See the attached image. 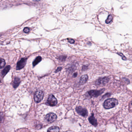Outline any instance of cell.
I'll list each match as a JSON object with an SVG mask.
<instances>
[{
	"mask_svg": "<svg viewBox=\"0 0 132 132\" xmlns=\"http://www.w3.org/2000/svg\"><path fill=\"white\" fill-rule=\"evenodd\" d=\"M24 32H25V33H28L30 32V28H27V27H26V28H25L23 30Z\"/></svg>",
	"mask_w": 132,
	"mask_h": 132,
	"instance_id": "d6986e66",
	"label": "cell"
},
{
	"mask_svg": "<svg viewBox=\"0 0 132 132\" xmlns=\"http://www.w3.org/2000/svg\"><path fill=\"white\" fill-rule=\"evenodd\" d=\"M59 128L58 126H52L48 128L47 130L48 132H58L59 131Z\"/></svg>",
	"mask_w": 132,
	"mask_h": 132,
	"instance_id": "8fae6325",
	"label": "cell"
},
{
	"mask_svg": "<svg viewBox=\"0 0 132 132\" xmlns=\"http://www.w3.org/2000/svg\"><path fill=\"white\" fill-rule=\"evenodd\" d=\"M42 59V58L40 56H38L35 58L34 61L33 63V66H36L37 64L39 63Z\"/></svg>",
	"mask_w": 132,
	"mask_h": 132,
	"instance_id": "5bb4252c",
	"label": "cell"
},
{
	"mask_svg": "<svg viewBox=\"0 0 132 132\" xmlns=\"http://www.w3.org/2000/svg\"><path fill=\"white\" fill-rule=\"evenodd\" d=\"M76 111L78 114L83 117H86L88 115V112L85 108L81 106H78L76 107Z\"/></svg>",
	"mask_w": 132,
	"mask_h": 132,
	"instance_id": "5b68a950",
	"label": "cell"
},
{
	"mask_svg": "<svg viewBox=\"0 0 132 132\" xmlns=\"http://www.w3.org/2000/svg\"><path fill=\"white\" fill-rule=\"evenodd\" d=\"M109 81V78L107 77L100 78L96 80L95 84L96 85H104Z\"/></svg>",
	"mask_w": 132,
	"mask_h": 132,
	"instance_id": "52a82bcc",
	"label": "cell"
},
{
	"mask_svg": "<svg viewBox=\"0 0 132 132\" xmlns=\"http://www.w3.org/2000/svg\"><path fill=\"white\" fill-rule=\"evenodd\" d=\"M113 17L111 15H110L108 16L106 20V24H109L111 23Z\"/></svg>",
	"mask_w": 132,
	"mask_h": 132,
	"instance_id": "2e32d148",
	"label": "cell"
},
{
	"mask_svg": "<svg viewBox=\"0 0 132 132\" xmlns=\"http://www.w3.org/2000/svg\"><path fill=\"white\" fill-rule=\"evenodd\" d=\"M88 120H89L90 122L93 126H95V127L97 126V121L96 119H95V117L94 114H92L91 116L88 118Z\"/></svg>",
	"mask_w": 132,
	"mask_h": 132,
	"instance_id": "9c48e42d",
	"label": "cell"
},
{
	"mask_svg": "<svg viewBox=\"0 0 132 132\" xmlns=\"http://www.w3.org/2000/svg\"><path fill=\"white\" fill-rule=\"evenodd\" d=\"M88 77L87 75H84L80 78V81L79 83L80 85H82L86 83L88 80Z\"/></svg>",
	"mask_w": 132,
	"mask_h": 132,
	"instance_id": "30bf717a",
	"label": "cell"
},
{
	"mask_svg": "<svg viewBox=\"0 0 132 132\" xmlns=\"http://www.w3.org/2000/svg\"><path fill=\"white\" fill-rule=\"evenodd\" d=\"M66 58V56H65V55H61V56L59 57V58H58L59 60L60 61H64Z\"/></svg>",
	"mask_w": 132,
	"mask_h": 132,
	"instance_id": "e0dca14e",
	"label": "cell"
},
{
	"mask_svg": "<svg viewBox=\"0 0 132 132\" xmlns=\"http://www.w3.org/2000/svg\"><path fill=\"white\" fill-rule=\"evenodd\" d=\"M68 41L69 42V43H71V44L74 43L75 42V41L73 39H71V38L68 39Z\"/></svg>",
	"mask_w": 132,
	"mask_h": 132,
	"instance_id": "ffe728a7",
	"label": "cell"
},
{
	"mask_svg": "<svg viewBox=\"0 0 132 132\" xmlns=\"http://www.w3.org/2000/svg\"><path fill=\"white\" fill-rule=\"evenodd\" d=\"M5 61L3 58H0V69H2L5 66Z\"/></svg>",
	"mask_w": 132,
	"mask_h": 132,
	"instance_id": "9a60e30c",
	"label": "cell"
},
{
	"mask_svg": "<svg viewBox=\"0 0 132 132\" xmlns=\"http://www.w3.org/2000/svg\"><path fill=\"white\" fill-rule=\"evenodd\" d=\"M63 69L62 67H58V68H57L56 71H55V73H58V72H59V71H60L62 69Z\"/></svg>",
	"mask_w": 132,
	"mask_h": 132,
	"instance_id": "44dd1931",
	"label": "cell"
},
{
	"mask_svg": "<svg viewBox=\"0 0 132 132\" xmlns=\"http://www.w3.org/2000/svg\"><path fill=\"white\" fill-rule=\"evenodd\" d=\"M10 66H6L2 71V76H5L7 73L9 71V70L10 69Z\"/></svg>",
	"mask_w": 132,
	"mask_h": 132,
	"instance_id": "4fadbf2b",
	"label": "cell"
},
{
	"mask_svg": "<svg viewBox=\"0 0 132 132\" xmlns=\"http://www.w3.org/2000/svg\"><path fill=\"white\" fill-rule=\"evenodd\" d=\"M86 68H88V66H84L83 67V68H82V71L83 70V71H84V70H86Z\"/></svg>",
	"mask_w": 132,
	"mask_h": 132,
	"instance_id": "7402d4cb",
	"label": "cell"
},
{
	"mask_svg": "<svg viewBox=\"0 0 132 132\" xmlns=\"http://www.w3.org/2000/svg\"><path fill=\"white\" fill-rule=\"evenodd\" d=\"M118 101L115 98H109L106 100L103 103V106L106 109H112L117 106Z\"/></svg>",
	"mask_w": 132,
	"mask_h": 132,
	"instance_id": "6da1fadb",
	"label": "cell"
},
{
	"mask_svg": "<svg viewBox=\"0 0 132 132\" xmlns=\"http://www.w3.org/2000/svg\"><path fill=\"white\" fill-rule=\"evenodd\" d=\"M27 59L25 58H22L17 63L16 69L20 70L22 69L25 66L26 63Z\"/></svg>",
	"mask_w": 132,
	"mask_h": 132,
	"instance_id": "ba28073f",
	"label": "cell"
},
{
	"mask_svg": "<svg viewBox=\"0 0 132 132\" xmlns=\"http://www.w3.org/2000/svg\"><path fill=\"white\" fill-rule=\"evenodd\" d=\"M44 93L42 91H38L34 95V100L37 103L40 102L43 99Z\"/></svg>",
	"mask_w": 132,
	"mask_h": 132,
	"instance_id": "277c9868",
	"label": "cell"
},
{
	"mask_svg": "<svg viewBox=\"0 0 132 132\" xmlns=\"http://www.w3.org/2000/svg\"><path fill=\"white\" fill-rule=\"evenodd\" d=\"M77 75V73H75L74 74V77H76Z\"/></svg>",
	"mask_w": 132,
	"mask_h": 132,
	"instance_id": "603a6c76",
	"label": "cell"
},
{
	"mask_svg": "<svg viewBox=\"0 0 132 132\" xmlns=\"http://www.w3.org/2000/svg\"><path fill=\"white\" fill-rule=\"evenodd\" d=\"M20 80L19 78H15L13 83V86L15 88H16L17 86H18L19 84H20Z\"/></svg>",
	"mask_w": 132,
	"mask_h": 132,
	"instance_id": "7c38bea8",
	"label": "cell"
},
{
	"mask_svg": "<svg viewBox=\"0 0 132 132\" xmlns=\"http://www.w3.org/2000/svg\"><path fill=\"white\" fill-rule=\"evenodd\" d=\"M58 103L56 98L53 95H50L48 96L46 104L50 106H54Z\"/></svg>",
	"mask_w": 132,
	"mask_h": 132,
	"instance_id": "3957f363",
	"label": "cell"
},
{
	"mask_svg": "<svg viewBox=\"0 0 132 132\" xmlns=\"http://www.w3.org/2000/svg\"><path fill=\"white\" fill-rule=\"evenodd\" d=\"M118 54L119 55H120L122 59L124 60H126L127 59L126 57L124 55L123 53H118Z\"/></svg>",
	"mask_w": 132,
	"mask_h": 132,
	"instance_id": "ac0fdd59",
	"label": "cell"
},
{
	"mask_svg": "<svg viewBox=\"0 0 132 132\" xmlns=\"http://www.w3.org/2000/svg\"></svg>",
	"mask_w": 132,
	"mask_h": 132,
	"instance_id": "cb8c5ba5",
	"label": "cell"
},
{
	"mask_svg": "<svg viewBox=\"0 0 132 132\" xmlns=\"http://www.w3.org/2000/svg\"><path fill=\"white\" fill-rule=\"evenodd\" d=\"M45 119L49 123H52L56 120L57 116L56 114L53 113H50L46 115Z\"/></svg>",
	"mask_w": 132,
	"mask_h": 132,
	"instance_id": "8992f818",
	"label": "cell"
},
{
	"mask_svg": "<svg viewBox=\"0 0 132 132\" xmlns=\"http://www.w3.org/2000/svg\"><path fill=\"white\" fill-rule=\"evenodd\" d=\"M105 90V89H101L100 90H91L88 91L87 94L90 97H96L102 94Z\"/></svg>",
	"mask_w": 132,
	"mask_h": 132,
	"instance_id": "7a4b0ae2",
	"label": "cell"
}]
</instances>
